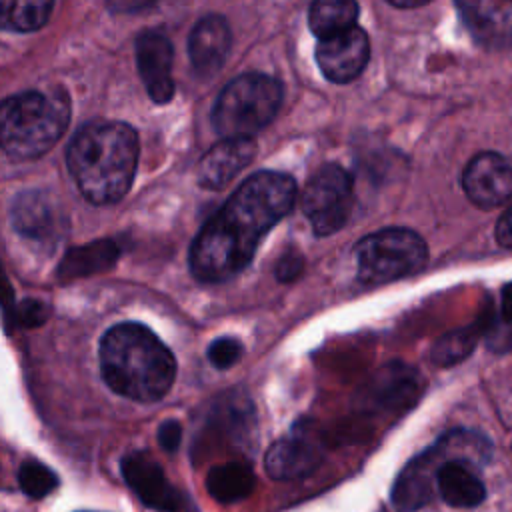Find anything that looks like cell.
Returning <instances> with one entry per match:
<instances>
[{"mask_svg":"<svg viewBox=\"0 0 512 512\" xmlns=\"http://www.w3.org/2000/svg\"><path fill=\"white\" fill-rule=\"evenodd\" d=\"M296 202L292 176L262 170L246 178L190 244L188 266L200 282H226L254 258L260 240Z\"/></svg>","mask_w":512,"mask_h":512,"instance_id":"1","label":"cell"},{"mask_svg":"<svg viewBox=\"0 0 512 512\" xmlns=\"http://www.w3.org/2000/svg\"><path fill=\"white\" fill-rule=\"evenodd\" d=\"M98 360L106 386L142 404L164 398L176 378L174 354L140 322H120L108 328L100 338Z\"/></svg>","mask_w":512,"mask_h":512,"instance_id":"2","label":"cell"},{"mask_svg":"<svg viewBox=\"0 0 512 512\" xmlns=\"http://www.w3.org/2000/svg\"><path fill=\"white\" fill-rule=\"evenodd\" d=\"M68 170L92 204H114L130 190L138 164V134L118 120L82 126L66 150Z\"/></svg>","mask_w":512,"mask_h":512,"instance_id":"3","label":"cell"},{"mask_svg":"<svg viewBox=\"0 0 512 512\" xmlns=\"http://www.w3.org/2000/svg\"><path fill=\"white\" fill-rule=\"evenodd\" d=\"M70 120L66 92L26 90L0 102V148L16 160L46 154Z\"/></svg>","mask_w":512,"mask_h":512,"instance_id":"4","label":"cell"},{"mask_svg":"<svg viewBox=\"0 0 512 512\" xmlns=\"http://www.w3.org/2000/svg\"><path fill=\"white\" fill-rule=\"evenodd\" d=\"M282 104V84L262 72L230 80L212 108V126L222 138H252L266 128Z\"/></svg>","mask_w":512,"mask_h":512,"instance_id":"5","label":"cell"},{"mask_svg":"<svg viewBox=\"0 0 512 512\" xmlns=\"http://www.w3.org/2000/svg\"><path fill=\"white\" fill-rule=\"evenodd\" d=\"M490 440L472 430H452L434 446L410 460L396 476L390 498L398 512H416L434 496V476L438 466L450 456H468L478 464L490 460Z\"/></svg>","mask_w":512,"mask_h":512,"instance_id":"6","label":"cell"},{"mask_svg":"<svg viewBox=\"0 0 512 512\" xmlns=\"http://www.w3.org/2000/svg\"><path fill=\"white\" fill-rule=\"evenodd\" d=\"M428 262L424 238L402 226L382 228L356 242V276L364 284H386L416 274Z\"/></svg>","mask_w":512,"mask_h":512,"instance_id":"7","label":"cell"},{"mask_svg":"<svg viewBox=\"0 0 512 512\" xmlns=\"http://www.w3.org/2000/svg\"><path fill=\"white\" fill-rule=\"evenodd\" d=\"M354 206V180L340 164L320 166L300 194V208L318 236L338 232Z\"/></svg>","mask_w":512,"mask_h":512,"instance_id":"8","label":"cell"},{"mask_svg":"<svg viewBox=\"0 0 512 512\" xmlns=\"http://www.w3.org/2000/svg\"><path fill=\"white\" fill-rule=\"evenodd\" d=\"M10 224L16 234L38 244H56L68 230V218L46 190H24L10 206Z\"/></svg>","mask_w":512,"mask_h":512,"instance_id":"9","label":"cell"},{"mask_svg":"<svg viewBox=\"0 0 512 512\" xmlns=\"http://www.w3.org/2000/svg\"><path fill=\"white\" fill-rule=\"evenodd\" d=\"M462 190L482 210L502 206L512 198V164L496 152L472 156L462 172Z\"/></svg>","mask_w":512,"mask_h":512,"instance_id":"10","label":"cell"},{"mask_svg":"<svg viewBox=\"0 0 512 512\" xmlns=\"http://www.w3.org/2000/svg\"><path fill=\"white\" fill-rule=\"evenodd\" d=\"M370 60V38L354 26L342 34L318 40L316 64L324 78L336 84L356 80Z\"/></svg>","mask_w":512,"mask_h":512,"instance_id":"11","label":"cell"},{"mask_svg":"<svg viewBox=\"0 0 512 512\" xmlns=\"http://www.w3.org/2000/svg\"><path fill=\"white\" fill-rule=\"evenodd\" d=\"M124 482L132 492L158 512H178L182 508V494L168 482L162 466L142 450L130 452L120 462Z\"/></svg>","mask_w":512,"mask_h":512,"instance_id":"12","label":"cell"},{"mask_svg":"<svg viewBox=\"0 0 512 512\" xmlns=\"http://www.w3.org/2000/svg\"><path fill=\"white\" fill-rule=\"evenodd\" d=\"M172 58V44L162 32L148 30L136 38V64L140 78L148 96L158 104H166L174 94Z\"/></svg>","mask_w":512,"mask_h":512,"instance_id":"13","label":"cell"},{"mask_svg":"<svg viewBox=\"0 0 512 512\" xmlns=\"http://www.w3.org/2000/svg\"><path fill=\"white\" fill-rule=\"evenodd\" d=\"M322 462V450L312 436L304 434L302 426L294 428L288 436L276 440L266 456L264 468L274 480H298L312 474Z\"/></svg>","mask_w":512,"mask_h":512,"instance_id":"14","label":"cell"},{"mask_svg":"<svg viewBox=\"0 0 512 512\" xmlns=\"http://www.w3.org/2000/svg\"><path fill=\"white\" fill-rule=\"evenodd\" d=\"M256 154L254 138H222L198 162L196 178L202 188L220 190L240 170H244Z\"/></svg>","mask_w":512,"mask_h":512,"instance_id":"15","label":"cell"},{"mask_svg":"<svg viewBox=\"0 0 512 512\" xmlns=\"http://www.w3.org/2000/svg\"><path fill=\"white\" fill-rule=\"evenodd\" d=\"M456 10L484 46H504L512 40V0H454Z\"/></svg>","mask_w":512,"mask_h":512,"instance_id":"16","label":"cell"},{"mask_svg":"<svg viewBox=\"0 0 512 512\" xmlns=\"http://www.w3.org/2000/svg\"><path fill=\"white\" fill-rule=\"evenodd\" d=\"M230 42V26L224 16L208 14L200 18L188 38V54L194 72L202 78L214 76L230 52Z\"/></svg>","mask_w":512,"mask_h":512,"instance_id":"17","label":"cell"},{"mask_svg":"<svg viewBox=\"0 0 512 512\" xmlns=\"http://www.w3.org/2000/svg\"><path fill=\"white\" fill-rule=\"evenodd\" d=\"M478 462L468 456L446 458L434 476L440 498L454 508H474L486 498L484 482L476 470Z\"/></svg>","mask_w":512,"mask_h":512,"instance_id":"18","label":"cell"},{"mask_svg":"<svg viewBox=\"0 0 512 512\" xmlns=\"http://www.w3.org/2000/svg\"><path fill=\"white\" fill-rule=\"evenodd\" d=\"M120 256V248L112 238H98L80 246H72L64 252L56 276L62 282L88 278L110 270Z\"/></svg>","mask_w":512,"mask_h":512,"instance_id":"19","label":"cell"},{"mask_svg":"<svg viewBox=\"0 0 512 512\" xmlns=\"http://www.w3.org/2000/svg\"><path fill=\"white\" fill-rule=\"evenodd\" d=\"M256 478L244 462H224L210 468L206 476L208 494L220 504H234L248 498L254 490Z\"/></svg>","mask_w":512,"mask_h":512,"instance_id":"20","label":"cell"},{"mask_svg":"<svg viewBox=\"0 0 512 512\" xmlns=\"http://www.w3.org/2000/svg\"><path fill=\"white\" fill-rule=\"evenodd\" d=\"M358 14L360 6L356 0H312L308 26L318 40H324L354 28Z\"/></svg>","mask_w":512,"mask_h":512,"instance_id":"21","label":"cell"},{"mask_svg":"<svg viewBox=\"0 0 512 512\" xmlns=\"http://www.w3.org/2000/svg\"><path fill=\"white\" fill-rule=\"evenodd\" d=\"M416 372L404 364H390L378 376L372 378L366 398L372 404L396 406L404 404L412 394H416Z\"/></svg>","mask_w":512,"mask_h":512,"instance_id":"22","label":"cell"},{"mask_svg":"<svg viewBox=\"0 0 512 512\" xmlns=\"http://www.w3.org/2000/svg\"><path fill=\"white\" fill-rule=\"evenodd\" d=\"M488 330H490V314H488V318H478L474 324L446 332L444 336H440L434 342V346L430 350L432 362L438 366H452V364L462 362L464 358L470 356V352L476 348V342L480 340V336Z\"/></svg>","mask_w":512,"mask_h":512,"instance_id":"23","label":"cell"},{"mask_svg":"<svg viewBox=\"0 0 512 512\" xmlns=\"http://www.w3.org/2000/svg\"><path fill=\"white\" fill-rule=\"evenodd\" d=\"M54 0H0V30L34 32L52 12Z\"/></svg>","mask_w":512,"mask_h":512,"instance_id":"24","label":"cell"},{"mask_svg":"<svg viewBox=\"0 0 512 512\" xmlns=\"http://www.w3.org/2000/svg\"><path fill=\"white\" fill-rule=\"evenodd\" d=\"M58 482L60 480H58L56 472L36 458L24 460L18 468V484H20L22 492L30 498L40 500V498L52 494L58 488Z\"/></svg>","mask_w":512,"mask_h":512,"instance_id":"25","label":"cell"},{"mask_svg":"<svg viewBox=\"0 0 512 512\" xmlns=\"http://www.w3.org/2000/svg\"><path fill=\"white\" fill-rule=\"evenodd\" d=\"M48 318V306L38 298H24L16 302L8 332L14 328H36Z\"/></svg>","mask_w":512,"mask_h":512,"instance_id":"26","label":"cell"},{"mask_svg":"<svg viewBox=\"0 0 512 512\" xmlns=\"http://www.w3.org/2000/svg\"><path fill=\"white\" fill-rule=\"evenodd\" d=\"M242 352H244V348H242L240 340H236L232 336H222V338H216L210 342V346L206 350V358L214 368L226 370L240 360Z\"/></svg>","mask_w":512,"mask_h":512,"instance_id":"27","label":"cell"},{"mask_svg":"<svg viewBox=\"0 0 512 512\" xmlns=\"http://www.w3.org/2000/svg\"><path fill=\"white\" fill-rule=\"evenodd\" d=\"M304 270V258L298 252H286L274 268V276L278 282H292Z\"/></svg>","mask_w":512,"mask_h":512,"instance_id":"28","label":"cell"},{"mask_svg":"<svg viewBox=\"0 0 512 512\" xmlns=\"http://www.w3.org/2000/svg\"><path fill=\"white\" fill-rule=\"evenodd\" d=\"M156 438L164 452H168V454L176 452L180 446V440H182V424L178 420H164L158 426Z\"/></svg>","mask_w":512,"mask_h":512,"instance_id":"29","label":"cell"},{"mask_svg":"<svg viewBox=\"0 0 512 512\" xmlns=\"http://www.w3.org/2000/svg\"><path fill=\"white\" fill-rule=\"evenodd\" d=\"M16 296H14V288L6 276V270L0 262V310H2V320H4V326L8 330L10 326V320H12V314H14V308H16Z\"/></svg>","mask_w":512,"mask_h":512,"instance_id":"30","label":"cell"},{"mask_svg":"<svg viewBox=\"0 0 512 512\" xmlns=\"http://www.w3.org/2000/svg\"><path fill=\"white\" fill-rule=\"evenodd\" d=\"M494 234H496V242L502 248L512 250V206L498 218Z\"/></svg>","mask_w":512,"mask_h":512,"instance_id":"31","label":"cell"},{"mask_svg":"<svg viewBox=\"0 0 512 512\" xmlns=\"http://www.w3.org/2000/svg\"><path fill=\"white\" fill-rule=\"evenodd\" d=\"M158 0H106V6L110 12L116 14H124V12H138L144 10L152 4H156Z\"/></svg>","mask_w":512,"mask_h":512,"instance_id":"32","label":"cell"},{"mask_svg":"<svg viewBox=\"0 0 512 512\" xmlns=\"http://www.w3.org/2000/svg\"><path fill=\"white\" fill-rule=\"evenodd\" d=\"M500 316L506 324H512V282L502 286V298H500Z\"/></svg>","mask_w":512,"mask_h":512,"instance_id":"33","label":"cell"},{"mask_svg":"<svg viewBox=\"0 0 512 512\" xmlns=\"http://www.w3.org/2000/svg\"><path fill=\"white\" fill-rule=\"evenodd\" d=\"M512 326V324H510ZM492 332H494V336L490 338V342H492V348H496V350H508V348H512V328L504 334V332H498V330H494V328H490Z\"/></svg>","mask_w":512,"mask_h":512,"instance_id":"34","label":"cell"},{"mask_svg":"<svg viewBox=\"0 0 512 512\" xmlns=\"http://www.w3.org/2000/svg\"><path fill=\"white\" fill-rule=\"evenodd\" d=\"M386 2L396 6V8H418V6H424L432 0H386Z\"/></svg>","mask_w":512,"mask_h":512,"instance_id":"35","label":"cell"}]
</instances>
